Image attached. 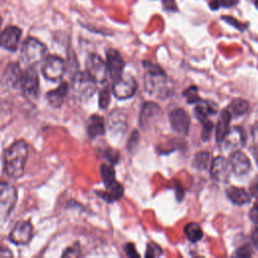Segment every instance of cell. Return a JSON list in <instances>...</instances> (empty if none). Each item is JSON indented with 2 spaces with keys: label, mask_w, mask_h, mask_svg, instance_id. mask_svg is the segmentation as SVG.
<instances>
[{
  "label": "cell",
  "mask_w": 258,
  "mask_h": 258,
  "mask_svg": "<svg viewBox=\"0 0 258 258\" xmlns=\"http://www.w3.org/2000/svg\"><path fill=\"white\" fill-rule=\"evenodd\" d=\"M28 146L24 140L12 143L4 153V171L11 178H19L24 173Z\"/></svg>",
  "instance_id": "obj_1"
},
{
  "label": "cell",
  "mask_w": 258,
  "mask_h": 258,
  "mask_svg": "<svg viewBox=\"0 0 258 258\" xmlns=\"http://www.w3.org/2000/svg\"><path fill=\"white\" fill-rule=\"evenodd\" d=\"M143 64L145 68L144 87L146 92L158 98H166L171 93L166 74L157 64L146 61Z\"/></svg>",
  "instance_id": "obj_2"
},
{
  "label": "cell",
  "mask_w": 258,
  "mask_h": 258,
  "mask_svg": "<svg viewBox=\"0 0 258 258\" xmlns=\"http://www.w3.org/2000/svg\"><path fill=\"white\" fill-rule=\"evenodd\" d=\"M46 54V46L34 37H28L22 44L21 60L27 67H34L42 61Z\"/></svg>",
  "instance_id": "obj_3"
},
{
  "label": "cell",
  "mask_w": 258,
  "mask_h": 258,
  "mask_svg": "<svg viewBox=\"0 0 258 258\" xmlns=\"http://www.w3.org/2000/svg\"><path fill=\"white\" fill-rule=\"evenodd\" d=\"M72 90L74 95L81 101H85L95 93L96 82L86 73H77L72 79Z\"/></svg>",
  "instance_id": "obj_4"
},
{
  "label": "cell",
  "mask_w": 258,
  "mask_h": 258,
  "mask_svg": "<svg viewBox=\"0 0 258 258\" xmlns=\"http://www.w3.org/2000/svg\"><path fill=\"white\" fill-rule=\"evenodd\" d=\"M87 74L96 82L104 83L108 77L107 63L98 54L92 53L86 60Z\"/></svg>",
  "instance_id": "obj_5"
},
{
  "label": "cell",
  "mask_w": 258,
  "mask_h": 258,
  "mask_svg": "<svg viewBox=\"0 0 258 258\" xmlns=\"http://www.w3.org/2000/svg\"><path fill=\"white\" fill-rule=\"evenodd\" d=\"M137 89V83L135 79L130 75H123L114 80L112 86V92L118 99H128L132 97Z\"/></svg>",
  "instance_id": "obj_6"
},
{
  "label": "cell",
  "mask_w": 258,
  "mask_h": 258,
  "mask_svg": "<svg viewBox=\"0 0 258 258\" xmlns=\"http://www.w3.org/2000/svg\"><path fill=\"white\" fill-rule=\"evenodd\" d=\"M64 69L66 66L62 58L56 55H49L42 66V74L46 80L57 82L63 77Z\"/></svg>",
  "instance_id": "obj_7"
},
{
  "label": "cell",
  "mask_w": 258,
  "mask_h": 258,
  "mask_svg": "<svg viewBox=\"0 0 258 258\" xmlns=\"http://www.w3.org/2000/svg\"><path fill=\"white\" fill-rule=\"evenodd\" d=\"M20 87L24 94L32 99H36L39 95V79L36 70L33 67H27L22 72Z\"/></svg>",
  "instance_id": "obj_8"
},
{
  "label": "cell",
  "mask_w": 258,
  "mask_h": 258,
  "mask_svg": "<svg viewBox=\"0 0 258 258\" xmlns=\"http://www.w3.org/2000/svg\"><path fill=\"white\" fill-rule=\"evenodd\" d=\"M17 191L14 186L0 181V218L7 217L15 206Z\"/></svg>",
  "instance_id": "obj_9"
},
{
  "label": "cell",
  "mask_w": 258,
  "mask_h": 258,
  "mask_svg": "<svg viewBox=\"0 0 258 258\" xmlns=\"http://www.w3.org/2000/svg\"><path fill=\"white\" fill-rule=\"evenodd\" d=\"M161 109L154 102H146L142 106L139 117V125L142 129L146 130L149 127L156 124L161 117Z\"/></svg>",
  "instance_id": "obj_10"
},
{
  "label": "cell",
  "mask_w": 258,
  "mask_h": 258,
  "mask_svg": "<svg viewBox=\"0 0 258 258\" xmlns=\"http://www.w3.org/2000/svg\"><path fill=\"white\" fill-rule=\"evenodd\" d=\"M33 236V228L29 221H20L11 230L9 241L16 245H24L29 243Z\"/></svg>",
  "instance_id": "obj_11"
},
{
  "label": "cell",
  "mask_w": 258,
  "mask_h": 258,
  "mask_svg": "<svg viewBox=\"0 0 258 258\" xmlns=\"http://www.w3.org/2000/svg\"><path fill=\"white\" fill-rule=\"evenodd\" d=\"M22 31L15 25H10L4 28L0 34V46L6 50L15 51L21 38Z\"/></svg>",
  "instance_id": "obj_12"
},
{
  "label": "cell",
  "mask_w": 258,
  "mask_h": 258,
  "mask_svg": "<svg viewBox=\"0 0 258 258\" xmlns=\"http://www.w3.org/2000/svg\"><path fill=\"white\" fill-rule=\"evenodd\" d=\"M230 163L224 156H217L211 164V176L214 180L220 183H225L230 177Z\"/></svg>",
  "instance_id": "obj_13"
},
{
  "label": "cell",
  "mask_w": 258,
  "mask_h": 258,
  "mask_svg": "<svg viewBox=\"0 0 258 258\" xmlns=\"http://www.w3.org/2000/svg\"><path fill=\"white\" fill-rule=\"evenodd\" d=\"M169 122L171 128L180 135L188 133L190 126V118L183 109H175L169 114Z\"/></svg>",
  "instance_id": "obj_14"
},
{
  "label": "cell",
  "mask_w": 258,
  "mask_h": 258,
  "mask_svg": "<svg viewBox=\"0 0 258 258\" xmlns=\"http://www.w3.org/2000/svg\"><path fill=\"white\" fill-rule=\"evenodd\" d=\"M106 57H107V68H108V73L111 77V79L116 80L119 77L122 76L123 70L125 67V62L121 56V54L113 48H110L106 52Z\"/></svg>",
  "instance_id": "obj_15"
},
{
  "label": "cell",
  "mask_w": 258,
  "mask_h": 258,
  "mask_svg": "<svg viewBox=\"0 0 258 258\" xmlns=\"http://www.w3.org/2000/svg\"><path fill=\"white\" fill-rule=\"evenodd\" d=\"M229 163L231 166V169L234 171L237 175H245L249 172L251 168V162L247 155H245L242 151H235L230 155Z\"/></svg>",
  "instance_id": "obj_16"
},
{
  "label": "cell",
  "mask_w": 258,
  "mask_h": 258,
  "mask_svg": "<svg viewBox=\"0 0 258 258\" xmlns=\"http://www.w3.org/2000/svg\"><path fill=\"white\" fill-rule=\"evenodd\" d=\"M22 71L18 63H10L6 67L1 77V83L7 88L20 87Z\"/></svg>",
  "instance_id": "obj_17"
},
{
  "label": "cell",
  "mask_w": 258,
  "mask_h": 258,
  "mask_svg": "<svg viewBox=\"0 0 258 258\" xmlns=\"http://www.w3.org/2000/svg\"><path fill=\"white\" fill-rule=\"evenodd\" d=\"M218 106L210 100H199L195 107L196 117L201 123L209 121V117L217 113Z\"/></svg>",
  "instance_id": "obj_18"
},
{
  "label": "cell",
  "mask_w": 258,
  "mask_h": 258,
  "mask_svg": "<svg viewBox=\"0 0 258 258\" xmlns=\"http://www.w3.org/2000/svg\"><path fill=\"white\" fill-rule=\"evenodd\" d=\"M68 91H69L68 84L62 83L56 89L49 91L46 94V100L53 108H59L63 104Z\"/></svg>",
  "instance_id": "obj_19"
},
{
  "label": "cell",
  "mask_w": 258,
  "mask_h": 258,
  "mask_svg": "<svg viewBox=\"0 0 258 258\" xmlns=\"http://www.w3.org/2000/svg\"><path fill=\"white\" fill-rule=\"evenodd\" d=\"M109 128L114 134H123L127 128L126 115L121 111H113L109 118Z\"/></svg>",
  "instance_id": "obj_20"
},
{
  "label": "cell",
  "mask_w": 258,
  "mask_h": 258,
  "mask_svg": "<svg viewBox=\"0 0 258 258\" xmlns=\"http://www.w3.org/2000/svg\"><path fill=\"white\" fill-rule=\"evenodd\" d=\"M231 113L229 110H223L219 120L216 125V131H215V138L217 142L223 141L224 137L226 136L227 132L229 131V126H230V121H231Z\"/></svg>",
  "instance_id": "obj_21"
},
{
  "label": "cell",
  "mask_w": 258,
  "mask_h": 258,
  "mask_svg": "<svg viewBox=\"0 0 258 258\" xmlns=\"http://www.w3.org/2000/svg\"><path fill=\"white\" fill-rule=\"evenodd\" d=\"M223 140L225 141V144L228 148L237 149L244 144L245 137L241 128L234 127L232 129H229Z\"/></svg>",
  "instance_id": "obj_22"
},
{
  "label": "cell",
  "mask_w": 258,
  "mask_h": 258,
  "mask_svg": "<svg viewBox=\"0 0 258 258\" xmlns=\"http://www.w3.org/2000/svg\"><path fill=\"white\" fill-rule=\"evenodd\" d=\"M105 185H106V190L104 192L99 194L105 201H107L108 203H113L118 201L120 198H122L124 194V188L122 184L118 182L116 179Z\"/></svg>",
  "instance_id": "obj_23"
},
{
  "label": "cell",
  "mask_w": 258,
  "mask_h": 258,
  "mask_svg": "<svg viewBox=\"0 0 258 258\" xmlns=\"http://www.w3.org/2000/svg\"><path fill=\"white\" fill-rule=\"evenodd\" d=\"M227 196L230 199V201L238 206L245 205L250 202L251 197L250 195L246 191V189L242 187H236V186H231L227 189Z\"/></svg>",
  "instance_id": "obj_24"
},
{
  "label": "cell",
  "mask_w": 258,
  "mask_h": 258,
  "mask_svg": "<svg viewBox=\"0 0 258 258\" xmlns=\"http://www.w3.org/2000/svg\"><path fill=\"white\" fill-rule=\"evenodd\" d=\"M87 132L90 138H95L99 135L104 134L105 132V123L104 119L98 115H93L89 118Z\"/></svg>",
  "instance_id": "obj_25"
},
{
  "label": "cell",
  "mask_w": 258,
  "mask_h": 258,
  "mask_svg": "<svg viewBox=\"0 0 258 258\" xmlns=\"http://www.w3.org/2000/svg\"><path fill=\"white\" fill-rule=\"evenodd\" d=\"M249 110V103L241 98L234 99L229 105V111L231 115L242 116Z\"/></svg>",
  "instance_id": "obj_26"
},
{
  "label": "cell",
  "mask_w": 258,
  "mask_h": 258,
  "mask_svg": "<svg viewBox=\"0 0 258 258\" xmlns=\"http://www.w3.org/2000/svg\"><path fill=\"white\" fill-rule=\"evenodd\" d=\"M184 234L190 242H198L203 237V230L199 224L191 222L184 227Z\"/></svg>",
  "instance_id": "obj_27"
},
{
  "label": "cell",
  "mask_w": 258,
  "mask_h": 258,
  "mask_svg": "<svg viewBox=\"0 0 258 258\" xmlns=\"http://www.w3.org/2000/svg\"><path fill=\"white\" fill-rule=\"evenodd\" d=\"M210 161V154L209 152L206 151H202L196 154L195 158H194V166L199 169V170H204L207 168L208 164Z\"/></svg>",
  "instance_id": "obj_28"
},
{
  "label": "cell",
  "mask_w": 258,
  "mask_h": 258,
  "mask_svg": "<svg viewBox=\"0 0 258 258\" xmlns=\"http://www.w3.org/2000/svg\"><path fill=\"white\" fill-rule=\"evenodd\" d=\"M101 175L105 184L115 180V170L111 164L103 163L101 165Z\"/></svg>",
  "instance_id": "obj_29"
},
{
  "label": "cell",
  "mask_w": 258,
  "mask_h": 258,
  "mask_svg": "<svg viewBox=\"0 0 258 258\" xmlns=\"http://www.w3.org/2000/svg\"><path fill=\"white\" fill-rule=\"evenodd\" d=\"M239 0H211L209 5L212 10H217L220 7H230L237 4Z\"/></svg>",
  "instance_id": "obj_30"
},
{
  "label": "cell",
  "mask_w": 258,
  "mask_h": 258,
  "mask_svg": "<svg viewBox=\"0 0 258 258\" xmlns=\"http://www.w3.org/2000/svg\"><path fill=\"white\" fill-rule=\"evenodd\" d=\"M183 96L186 99L187 103L192 104V103H197L200 99L198 96V89L195 86H190L188 87L184 92H183Z\"/></svg>",
  "instance_id": "obj_31"
},
{
  "label": "cell",
  "mask_w": 258,
  "mask_h": 258,
  "mask_svg": "<svg viewBox=\"0 0 258 258\" xmlns=\"http://www.w3.org/2000/svg\"><path fill=\"white\" fill-rule=\"evenodd\" d=\"M111 94H110V89L108 87L104 88L99 95V106L102 109H106L110 103V99H111Z\"/></svg>",
  "instance_id": "obj_32"
},
{
  "label": "cell",
  "mask_w": 258,
  "mask_h": 258,
  "mask_svg": "<svg viewBox=\"0 0 258 258\" xmlns=\"http://www.w3.org/2000/svg\"><path fill=\"white\" fill-rule=\"evenodd\" d=\"M160 255H162L161 248L157 244L150 242L146 247L145 257H159Z\"/></svg>",
  "instance_id": "obj_33"
},
{
  "label": "cell",
  "mask_w": 258,
  "mask_h": 258,
  "mask_svg": "<svg viewBox=\"0 0 258 258\" xmlns=\"http://www.w3.org/2000/svg\"><path fill=\"white\" fill-rule=\"evenodd\" d=\"M222 19H223V20H225L226 22H228L229 24L233 25V26H234V27H236L237 29L241 30V31H243V30L247 27V24L239 22L237 19H235V18H234V17H232V16H222Z\"/></svg>",
  "instance_id": "obj_34"
},
{
  "label": "cell",
  "mask_w": 258,
  "mask_h": 258,
  "mask_svg": "<svg viewBox=\"0 0 258 258\" xmlns=\"http://www.w3.org/2000/svg\"><path fill=\"white\" fill-rule=\"evenodd\" d=\"M80 255V250L78 248V244L68 248L63 254H62V257H77Z\"/></svg>",
  "instance_id": "obj_35"
},
{
  "label": "cell",
  "mask_w": 258,
  "mask_h": 258,
  "mask_svg": "<svg viewBox=\"0 0 258 258\" xmlns=\"http://www.w3.org/2000/svg\"><path fill=\"white\" fill-rule=\"evenodd\" d=\"M235 255L239 256V257H250L252 255V253L248 246H244V247H241L239 250H237Z\"/></svg>",
  "instance_id": "obj_36"
},
{
  "label": "cell",
  "mask_w": 258,
  "mask_h": 258,
  "mask_svg": "<svg viewBox=\"0 0 258 258\" xmlns=\"http://www.w3.org/2000/svg\"><path fill=\"white\" fill-rule=\"evenodd\" d=\"M162 3H163L164 9H166V10H169V11L177 10V6H176V3H175V0H163Z\"/></svg>",
  "instance_id": "obj_37"
},
{
  "label": "cell",
  "mask_w": 258,
  "mask_h": 258,
  "mask_svg": "<svg viewBox=\"0 0 258 258\" xmlns=\"http://www.w3.org/2000/svg\"><path fill=\"white\" fill-rule=\"evenodd\" d=\"M249 216H250V219L252 222L258 224V203H256L253 208L251 209L250 213H249Z\"/></svg>",
  "instance_id": "obj_38"
},
{
  "label": "cell",
  "mask_w": 258,
  "mask_h": 258,
  "mask_svg": "<svg viewBox=\"0 0 258 258\" xmlns=\"http://www.w3.org/2000/svg\"><path fill=\"white\" fill-rule=\"evenodd\" d=\"M125 251H126V254H127L129 257H133V256L138 257V256H139V255L137 254V252H136V250H135V248H134V246H133L132 244H127L126 247H125Z\"/></svg>",
  "instance_id": "obj_39"
},
{
  "label": "cell",
  "mask_w": 258,
  "mask_h": 258,
  "mask_svg": "<svg viewBox=\"0 0 258 258\" xmlns=\"http://www.w3.org/2000/svg\"><path fill=\"white\" fill-rule=\"evenodd\" d=\"M12 256L13 254L8 248L4 246H0V257H12Z\"/></svg>",
  "instance_id": "obj_40"
},
{
  "label": "cell",
  "mask_w": 258,
  "mask_h": 258,
  "mask_svg": "<svg viewBox=\"0 0 258 258\" xmlns=\"http://www.w3.org/2000/svg\"><path fill=\"white\" fill-rule=\"evenodd\" d=\"M251 238H252V242H253L254 246H255V247L257 248V250H258V227L254 229Z\"/></svg>",
  "instance_id": "obj_41"
},
{
  "label": "cell",
  "mask_w": 258,
  "mask_h": 258,
  "mask_svg": "<svg viewBox=\"0 0 258 258\" xmlns=\"http://www.w3.org/2000/svg\"><path fill=\"white\" fill-rule=\"evenodd\" d=\"M253 154H254V157L256 159V162L258 164V142L255 143V147L253 149Z\"/></svg>",
  "instance_id": "obj_42"
},
{
  "label": "cell",
  "mask_w": 258,
  "mask_h": 258,
  "mask_svg": "<svg viewBox=\"0 0 258 258\" xmlns=\"http://www.w3.org/2000/svg\"><path fill=\"white\" fill-rule=\"evenodd\" d=\"M255 6H256L257 9H258V0H255Z\"/></svg>",
  "instance_id": "obj_43"
},
{
  "label": "cell",
  "mask_w": 258,
  "mask_h": 258,
  "mask_svg": "<svg viewBox=\"0 0 258 258\" xmlns=\"http://www.w3.org/2000/svg\"><path fill=\"white\" fill-rule=\"evenodd\" d=\"M1 23H2V19H1V16H0V27H1Z\"/></svg>",
  "instance_id": "obj_44"
}]
</instances>
